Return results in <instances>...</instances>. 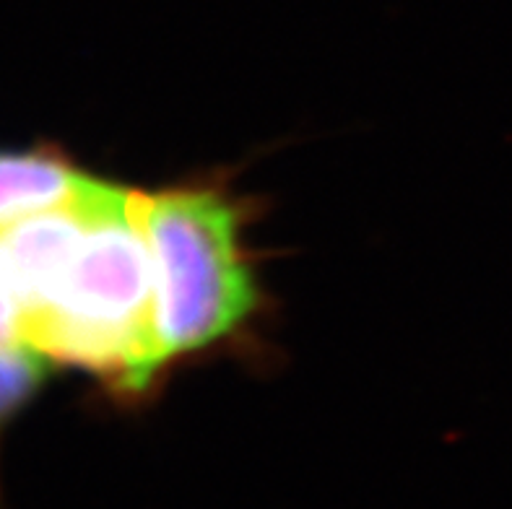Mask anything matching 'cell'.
<instances>
[{
    "instance_id": "obj_1",
    "label": "cell",
    "mask_w": 512,
    "mask_h": 509,
    "mask_svg": "<svg viewBox=\"0 0 512 509\" xmlns=\"http://www.w3.org/2000/svg\"><path fill=\"white\" fill-rule=\"evenodd\" d=\"M26 346L97 372L117 395L146 393L159 369L154 268L133 193L97 180L86 232L47 299L26 317Z\"/></svg>"
},
{
    "instance_id": "obj_2",
    "label": "cell",
    "mask_w": 512,
    "mask_h": 509,
    "mask_svg": "<svg viewBox=\"0 0 512 509\" xmlns=\"http://www.w3.org/2000/svg\"><path fill=\"white\" fill-rule=\"evenodd\" d=\"M154 268L156 361L224 341L253 317L260 294L242 255V213L216 187L133 193Z\"/></svg>"
},
{
    "instance_id": "obj_3",
    "label": "cell",
    "mask_w": 512,
    "mask_h": 509,
    "mask_svg": "<svg viewBox=\"0 0 512 509\" xmlns=\"http://www.w3.org/2000/svg\"><path fill=\"white\" fill-rule=\"evenodd\" d=\"M91 180L52 151L0 154V229L34 213L71 206L84 198Z\"/></svg>"
},
{
    "instance_id": "obj_4",
    "label": "cell",
    "mask_w": 512,
    "mask_h": 509,
    "mask_svg": "<svg viewBox=\"0 0 512 509\" xmlns=\"http://www.w3.org/2000/svg\"><path fill=\"white\" fill-rule=\"evenodd\" d=\"M45 359L47 356L29 346L0 343V437L13 416L34 398L39 385L45 382ZM0 509H3V497H0Z\"/></svg>"
},
{
    "instance_id": "obj_5",
    "label": "cell",
    "mask_w": 512,
    "mask_h": 509,
    "mask_svg": "<svg viewBox=\"0 0 512 509\" xmlns=\"http://www.w3.org/2000/svg\"><path fill=\"white\" fill-rule=\"evenodd\" d=\"M26 317L3 265H0V343L6 346H26Z\"/></svg>"
}]
</instances>
